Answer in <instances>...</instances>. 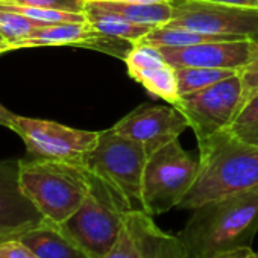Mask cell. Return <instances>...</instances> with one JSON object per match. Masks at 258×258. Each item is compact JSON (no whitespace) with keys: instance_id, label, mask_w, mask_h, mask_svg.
<instances>
[{"instance_id":"obj_22","label":"cell","mask_w":258,"mask_h":258,"mask_svg":"<svg viewBox=\"0 0 258 258\" xmlns=\"http://www.w3.org/2000/svg\"><path fill=\"white\" fill-rule=\"evenodd\" d=\"M241 79V106L258 94V38L252 41L247 62L238 70ZM240 106V108H241Z\"/></svg>"},{"instance_id":"obj_24","label":"cell","mask_w":258,"mask_h":258,"mask_svg":"<svg viewBox=\"0 0 258 258\" xmlns=\"http://www.w3.org/2000/svg\"><path fill=\"white\" fill-rule=\"evenodd\" d=\"M0 258H38L20 238L0 240Z\"/></svg>"},{"instance_id":"obj_25","label":"cell","mask_w":258,"mask_h":258,"mask_svg":"<svg viewBox=\"0 0 258 258\" xmlns=\"http://www.w3.org/2000/svg\"><path fill=\"white\" fill-rule=\"evenodd\" d=\"M214 258H258L256 252L252 250V247H238L229 252H223Z\"/></svg>"},{"instance_id":"obj_21","label":"cell","mask_w":258,"mask_h":258,"mask_svg":"<svg viewBox=\"0 0 258 258\" xmlns=\"http://www.w3.org/2000/svg\"><path fill=\"white\" fill-rule=\"evenodd\" d=\"M40 26L43 25L28 19L20 13L0 10V37L11 44L13 50L17 43L28 38Z\"/></svg>"},{"instance_id":"obj_28","label":"cell","mask_w":258,"mask_h":258,"mask_svg":"<svg viewBox=\"0 0 258 258\" xmlns=\"http://www.w3.org/2000/svg\"><path fill=\"white\" fill-rule=\"evenodd\" d=\"M115 2H129V4H143V5H158V4H173L175 0H115Z\"/></svg>"},{"instance_id":"obj_30","label":"cell","mask_w":258,"mask_h":258,"mask_svg":"<svg viewBox=\"0 0 258 258\" xmlns=\"http://www.w3.org/2000/svg\"><path fill=\"white\" fill-rule=\"evenodd\" d=\"M255 2H256V5H258V0H255Z\"/></svg>"},{"instance_id":"obj_13","label":"cell","mask_w":258,"mask_h":258,"mask_svg":"<svg viewBox=\"0 0 258 258\" xmlns=\"http://www.w3.org/2000/svg\"><path fill=\"white\" fill-rule=\"evenodd\" d=\"M253 40H217L185 47H158L164 59L178 67L240 70L249 59Z\"/></svg>"},{"instance_id":"obj_20","label":"cell","mask_w":258,"mask_h":258,"mask_svg":"<svg viewBox=\"0 0 258 258\" xmlns=\"http://www.w3.org/2000/svg\"><path fill=\"white\" fill-rule=\"evenodd\" d=\"M226 131L240 142L258 146V94L238 109Z\"/></svg>"},{"instance_id":"obj_15","label":"cell","mask_w":258,"mask_h":258,"mask_svg":"<svg viewBox=\"0 0 258 258\" xmlns=\"http://www.w3.org/2000/svg\"><path fill=\"white\" fill-rule=\"evenodd\" d=\"M84 14H99L143 26H166L173 19L172 4L143 5L115 0H85Z\"/></svg>"},{"instance_id":"obj_18","label":"cell","mask_w":258,"mask_h":258,"mask_svg":"<svg viewBox=\"0 0 258 258\" xmlns=\"http://www.w3.org/2000/svg\"><path fill=\"white\" fill-rule=\"evenodd\" d=\"M178 93L190 94L207 87H211L223 79H228L238 73V70L228 69H207V67H178L175 69Z\"/></svg>"},{"instance_id":"obj_3","label":"cell","mask_w":258,"mask_h":258,"mask_svg":"<svg viewBox=\"0 0 258 258\" xmlns=\"http://www.w3.org/2000/svg\"><path fill=\"white\" fill-rule=\"evenodd\" d=\"M19 182L46 220L62 225L87 198L91 173L81 164L32 158L20 161Z\"/></svg>"},{"instance_id":"obj_16","label":"cell","mask_w":258,"mask_h":258,"mask_svg":"<svg viewBox=\"0 0 258 258\" xmlns=\"http://www.w3.org/2000/svg\"><path fill=\"white\" fill-rule=\"evenodd\" d=\"M38 258H90V255L64 229L44 220L19 237Z\"/></svg>"},{"instance_id":"obj_12","label":"cell","mask_w":258,"mask_h":258,"mask_svg":"<svg viewBox=\"0 0 258 258\" xmlns=\"http://www.w3.org/2000/svg\"><path fill=\"white\" fill-rule=\"evenodd\" d=\"M19 169L20 161H0V240L19 238L46 220L22 191Z\"/></svg>"},{"instance_id":"obj_29","label":"cell","mask_w":258,"mask_h":258,"mask_svg":"<svg viewBox=\"0 0 258 258\" xmlns=\"http://www.w3.org/2000/svg\"><path fill=\"white\" fill-rule=\"evenodd\" d=\"M11 50H13V49H11V44L7 43L5 40L0 38V55H2V53H7V52H11Z\"/></svg>"},{"instance_id":"obj_14","label":"cell","mask_w":258,"mask_h":258,"mask_svg":"<svg viewBox=\"0 0 258 258\" xmlns=\"http://www.w3.org/2000/svg\"><path fill=\"white\" fill-rule=\"evenodd\" d=\"M129 78L139 82L151 96L173 105L179 99L176 73L157 47L136 44L124 58Z\"/></svg>"},{"instance_id":"obj_2","label":"cell","mask_w":258,"mask_h":258,"mask_svg":"<svg viewBox=\"0 0 258 258\" xmlns=\"http://www.w3.org/2000/svg\"><path fill=\"white\" fill-rule=\"evenodd\" d=\"M198 145V175L178 208L193 210L258 187V146L240 142L226 129L199 140Z\"/></svg>"},{"instance_id":"obj_19","label":"cell","mask_w":258,"mask_h":258,"mask_svg":"<svg viewBox=\"0 0 258 258\" xmlns=\"http://www.w3.org/2000/svg\"><path fill=\"white\" fill-rule=\"evenodd\" d=\"M85 17H87V22L97 32H100L106 37H111V38L133 43L134 46L152 29L151 26L129 23V22H124L120 19L99 16V14H85Z\"/></svg>"},{"instance_id":"obj_5","label":"cell","mask_w":258,"mask_h":258,"mask_svg":"<svg viewBox=\"0 0 258 258\" xmlns=\"http://www.w3.org/2000/svg\"><path fill=\"white\" fill-rule=\"evenodd\" d=\"M146 149L112 127L99 133L97 143L85 160V169L114 188L133 208H142Z\"/></svg>"},{"instance_id":"obj_7","label":"cell","mask_w":258,"mask_h":258,"mask_svg":"<svg viewBox=\"0 0 258 258\" xmlns=\"http://www.w3.org/2000/svg\"><path fill=\"white\" fill-rule=\"evenodd\" d=\"M173 19L167 26L188 29L223 40L258 38V8L199 0H175Z\"/></svg>"},{"instance_id":"obj_8","label":"cell","mask_w":258,"mask_h":258,"mask_svg":"<svg viewBox=\"0 0 258 258\" xmlns=\"http://www.w3.org/2000/svg\"><path fill=\"white\" fill-rule=\"evenodd\" d=\"M13 131L22 137L32 158L67 161L81 166L85 164L99 139V133L23 115H16Z\"/></svg>"},{"instance_id":"obj_6","label":"cell","mask_w":258,"mask_h":258,"mask_svg":"<svg viewBox=\"0 0 258 258\" xmlns=\"http://www.w3.org/2000/svg\"><path fill=\"white\" fill-rule=\"evenodd\" d=\"M198 169L199 160L184 151L178 140L151 154L143 172L142 208L157 216L178 207L191 188Z\"/></svg>"},{"instance_id":"obj_4","label":"cell","mask_w":258,"mask_h":258,"mask_svg":"<svg viewBox=\"0 0 258 258\" xmlns=\"http://www.w3.org/2000/svg\"><path fill=\"white\" fill-rule=\"evenodd\" d=\"M134 210L114 188L91 175V187L72 217L59 225L90 258H105L118 238L124 216Z\"/></svg>"},{"instance_id":"obj_31","label":"cell","mask_w":258,"mask_h":258,"mask_svg":"<svg viewBox=\"0 0 258 258\" xmlns=\"http://www.w3.org/2000/svg\"><path fill=\"white\" fill-rule=\"evenodd\" d=\"M256 256H258V253H256Z\"/></svg>"},{"instance_id":"obj_11","label":"cell","mask_w":258,"mask_h":258,"mask_svg":"<svg viewBox=\"0 0 258 258\" xmlns=\"http://www.w3.org/2000/svg\"><path fill=\"white\" fill-rule=\"evenodd\" d=\"M188 127L187 120L175 106L143 103L120 118L112 129L139 142L148 155L178 140Z\"/></svg>"},{"instance_id":"obj_1","label":"cell","mask_w":258,"mask_h":258,"mask_svg":"<svg viewBox=\"0 0 258 258\" xmlns=\"http://www.w3.org/2000/svg\"><path fill=\"white\" fill-rule=\"evenodd\" d=\"M256 232L258 187L193 208L178 237L188 258H214L238 247H250Z\"/></svg>"},{"instance_id":"obj_27","label":"cell","mask_w":258,"mask_h":258,"mask_svg":"<svg viewBox=\"0 0 258 258\" xmlns=\"http://www.w3.org/2000/svg\"><path fill=\"white\" fill-rule=\"evenodd\" d=\"M14 118H16V114H13L10 109H7L2 103H0V124L5 126V127L13 129Z\"/></svg>"},{"instance_id":"obj_23","label":"cell","mask_w":258,"mask_h":258,"mask_svg":"<svg viewBox=\"0 0 258 258\" xmlns=\"http://www.w3.org/2000/svg\"><path fill=\"white\" fill-rule=\"evenodd\" d=\"M13 4L38 7L47 10H59L69 13H84L85 11V0H8Z\"/></svg>"},{"instance_id":"obj_10","label":"cell","mask_w":258,"mask_h":258,"mask_svg":"<svg viewBox=\"0 0 258 258\" xmlns=\"http://www.w3.org/2000/svg\"><path fill=\"white\" fill-rule=\"evenodd\" d=\"M105 258H188L181 238L164 232L143 208L129 210Z\"/></svg>"},{"instance_id":"obj_32","label":"cell","mask_w":258,"mask_h":258,"mask_svg":"<svg viewBox=\"0 0 258 258\" xmlns=\"http://www.w3.org/2000/svg\"><path fill=\"white\" fill-rule=\"evenodd\" d=\"M0 38H2V37H0Z\"/></svg>"},{"instance_id":"obj_26","label":"cell","mask_w":258,"mask_h":258,"mask_svg":"<svg viewBox=\"0 0 258 258\" xmlns=\"http://www.w3.org/2000/svg\"><path fill=\"white\" fill-rule=\"evenodd\" d=\"M199 2L225 4V5H235V7H246V8H258L255 0H199Z\"/></svg>"},{"instance_id":"obj_9","label":"cell","mask_w":258,"mask_h":258,"mask_svg":"<svg viewBox=\"0 0 258 258\" xmlns=\"http://www.w3.org/2000/svg\"><path fill=\"white\" fill-rule=\"evenodd\" d=\"M187 120L199 140L217 134L229 126L241 106V79L234 75L204 90L182 94L172 105Z\"/></svg>"},{"instance_id":"obj_17","label":"cell","mask_w":258,"mask_h":258,"mask_svg":"<svg viewBox=\"0 0 258 258\" xmlns=\"http://www.w3.org/2000/svg\"><path fill=\"white\" fill-rule=\"evenodd\" d=\"M223 40L219 37L204 35L199 32H193L188 29L181 28H172V26H157L152 28L137 44L152 46V47H185V46H195L201 43L208 41H217Z\"/></svg>"}]
</instances>
